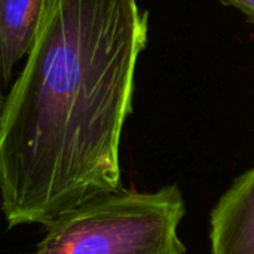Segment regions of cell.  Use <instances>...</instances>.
Masks as SVG:
<instances>
[{"instance_id":"obj_1","label":"cell","mask_w":254,"mask_h":254,"mask_svg":"<svg viewBox=\"0 0 254 254\" xmlns=\"http://www.w3.org/2000/svg\"><path fill=\"white\" fill-rule=\"evenodd\" d=\"M147 33L137 0H45L0 116L7 228L48 226L121 188V138Z\"/></svg>"},{"instance_id":"obj_2","label":"cell","mask_w":254,"mask_h":254,"mask_svg":"<svg viewBox=\"0 0 254 254\" xmlns=\"http://www.w3.org/2000/svg\"><path fill=\"white\" fill-rule=\"evenodd\" d=\"M185 216L177 185L155 192L121 186L45 226L43 238L27 254H189L177 232Z\"/></svg>"},{"instance_id":"obj_3","label":"cell","mask_w":254,"mask_h":254,"mask_svg":"<svg viewBox=\"0 0 254 254\" xmlns=\"http://www.w3.org/2000/svg\"><path fill=\"white\" fill-rule=\"evenodd\" d=\"M210 254H254V167L231 185L211 210Z\"/></svg>"},{"instance_id":"obj_4","label":"cell","mask_w":254,"mask_h":254,"mask_svg":"<svg viewBox=\"0 0 254 254\" xmlns=\"http://www.w3.org/2000/svg\"><path fill=\"white\" fill-rule=\"evenodd\" d=\"M45 0H0V76L9 82L15 65L27 57Z\"/></svg>"},{"instance_id":"obj_5","label":"cell","mask_w":254,"mask_h":254,"mask_svg":"<svg viewBox=\"0 0 254 254\" xmlns=\"http://www.w3.org/2000/svg\"><path fill=\"white\" fill-rule=\"evenodd\" d=\"M217 1L238 9L240 12H243L247 22L254 25V0H217Z\"/></svg>"},{"instance_id":"obj_6","label":"cell","mask_w":254,"mask_h":254,"mask_svg":"<svg viewBox=\"0 0 254 254\" xmlns=\"http://www.w3.org/2000/svg\"><path fill=\"white\" fill-rule=\"evenodd\" d=\"M3 103H4V97L0 91V116H1V110H3Z\"/></svg>"}]
</instances>
